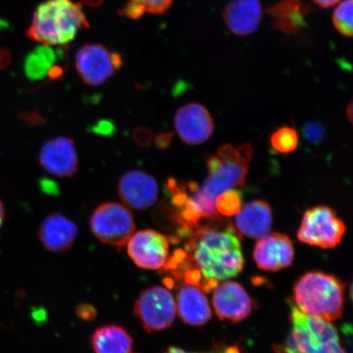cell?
<instances>
[{"mask_svg": "<svg viewBox=\"0 0 353 353\" xmlns=\"http://www.w3.org/2000/svg\"><path fill=\"white\" fill-rule=\"evenodd\" d=\"M244 263L239 232L230 221L217 216L196 228L185 250L176 251L165 266L185 283L210 292L219 281L239 274Z\"/></svg>", "mask_w": 353, "mask_h": 353, "instance_id": "cell-1", "label": "cell"}, {"mask_svg": "<svg viewBox=\"0 0 353 353\" xmlns=\"http://www.w3.org/2000/svg\"><path fill=\"white\" fill-rule=\"evenodd\" d=\"M88 28L81 4L72 0H48L35 10L28 38L48 46H61Z\"/></svg>", "mask_w": 353, "mask_h": 353, "instance_id": "cell-2", "label": "cell"}, {"mask_svg": "<svg viewBox=\"0 0 353 353\" xmlns=\"http://www.w3.org/2000/svg\"><path fill=\"white\" fill-rule=\"evenodd\" d=\"M294 299V305L304 314L335 321L343 314L344 285L326 273L308 272L295 284Z\"/></svg>", "mask_w": 353, "mask_h": 353, "instance_id": "cell-3", "label": "cell"}, {"mask_svg": "<svg viewBox=\"0 0 353 353\" xmlns=\"http://www.w3.org/2000/svg\"><path fill=\"white\" fill-rule=\"evenodd\" d=\"M290 307L291 329L276 353H346L334 326L330 321L304 314L293 302Z\"/></svg>", "mask_w": 353, "mask_h": 353, "instance_id": "cell-4", "label": "cell"}, {"mask_svg": "<svg viewBox=\"0 0 353 353\" xmlns=\"http://www.w3.org/2000/svg\"><path fill=\"white\" fill-rule=\"evenodd\" d=\"M252 157L253 148L250 144L238 148L232 144L222 145L218 149L217 154L207 161L209 175L200 189L215 200L226 190L243 186Z\"/></svg>", "mask_w": 353, "mask_h": 353, "instance_id": "cell-5", "label": "cell"}, {"mask_svg": "<svg viewBox=\"0 0 353 353\" xmlns=\"http://www.w3.org/2000/svg\"><path fill=\"white\" fill-rule=\"evenodd\" d=\"M92 234L105 244L122 249L135 230V223L127 206L105 203L96 209L90 220Z\"/></svg>", "mask_w": 353, "mask_h": 353, "instance_id": "cell-6", "label": "cell"}, {"mask_svg": "<svg viewBox=\"0 0 353 353\" xmlns=\"http://www.w3.org/2000/svg\"><path fill=\"white\" fill-rule=\"evenodd\" d=\"M345 224L327 206H316L305 212L298 232L299 240L305 244L331 249L341 243Z\"/></svg>", "mask_w": 353, "mask_h": 353, "instance_id": "cell-7", "label": "cell"}, {"mask_svg": "<svg viewBox=\"0 0 353 353\" xmlns=\"http://www.w3.org/2000/svg\"><path fill=\"white\" fill-rule=\"evenodd\" d=\"M176 311L173 295L161 286L143 290L134 306L135 315L149 333L169 328L174 321Z\"/></svg>", "mask_w": 353, "mask_h": 353, "instance_id": "cell-8", "label": "cell"}, {"mask_svg": "<svg viewBox=\"0 0 353 353\" xmlns=\"http://www.w3.org/2000/svg\"><path fill=\"white\" fill-rule=\"evenodd\" d=\"M122 65L120 54L100 44H86L79 48L76 55L78 73L88 85H103Z\"/></svg>", "mask_w": 353, "mask_h": 353, "instance_id": "cell-9", "label": "cell"}, {"mask_svg": "<svg viewBox=\"0 0 353 353\" xmlns=\"http://www.w3.org/2000/svg\"><path fill=\"white\" fill-rule=\"evenodd\" d=\"M127 247L130 257L140 268L158 270L165 267L169 257L168 238L150 229L132 234Z\"/></svg>", "mask_w": 353, "mask_h": 353, "instance_id": "cell-10", "label": "cell"}, {"mask_svg": "<svg viewBox=\"0 0 353 353\" xmlns=\"http://www.w3.org/2000/svg\"><path fill=\"white\" fill-rule=\"evenodd\" d=\"M212 303L216 315L222 321L238 322L248 317L253 302L244 287L228 281L215 286Z\"/></svg>", "mask_w": 353, "mask_h": 353, "instance_id": "cell-11", "label": "cell"}, {"mask_svg": "<svg viewBox=\"0 0 353 353\" xmlns=\"http://www.w3.org/2000/svg\"><path fill=\"white\" fill-rule=\"evenodd\" d=\"M174 126L183 142L199 145L206 142L214 131V123L209 110L199 103H189L176 113Z\"/></svg>", "mask_w": 353, "mask_h": 353, "instance_id": "cell-12", "label": "cell"}, {"mask_svg": "<svg viewBox=\"0 0 353 353\" xmlns=\"http://www.w3.org/2000/svg\"><path fill=\"white\" fill-rule=\"evenodd\" d=\"M118 192L128 208L145 210L156 204L159 195L158 183L145 172L132 170L122 176Z\"/></svg>", "mask_w": 353, "mask_h": 353, "instance_id": "cell-13", "label": "cell"}, {"mask_svg": "<svg viewBox=\"0 0 353 353\" xmlns=\"http://www.w3.org/2000/svg\"><path fill=\"white\" fill-rule=\"evenodd\" d=\"M39 163L52 175L72 178L78 170V156L74 141L63 137L48 141L39 153Z\"/></svg>", "mask_w": 353, "mask_h": 353, "instance_id": "cell-14", "label": "cell"}, {"mask_svg": "<svg viewBox=\"0 0 353 353\" xmlns=\"http://www.w3.org/2000/svg\"><path fill=\"white\" fill-rule=\"evenodd\" d=\"M254 258L260 269L276 272L293 263L294 250L288 236L280 233L268 234L255 245Z\"/></svg>", "mask_w": 353, "mask_h": 353, "instance_id": "cell-15", "label": "cell"}, {"mask_svg": "<svg viewBox=\"0 0 353 353\" xmlns=\"http://www.w3.org/2000/svg\"><path fill=\"white\" fill-rule=\"evenodd\" d=\"M78 236V228L72 220L55 213L44 219L39 236L44 248L52 252H64L72 246Z\"/></svg>", "mask_w": 353, "mask_h": 353, "instance_id": "cell-16", "label": "cell"}, {"mask_svg": "<svg viewBox=\"0 0 353 353\" xmlns=\"http://www.w3.org/2000/svg\"><path fill=\"white\" fill-rule=\"evenodd\" d=\"M223 20L229 30L238 35H249L258 30L263 11L259 0H233L223 11Z\"/></svg>", "mask_w": 353, "mask_h": 353, "instance_id": "cell-17", "label": "cell"}, {"mask_svg": "<svg viewBox=\"0 0 353 353\" xmlns=\"http://www.w3.org/2000/svg\"><path fill=\"white\" fill-rule=\"evenodd\" d=\"M272 221L271 207L266 201L255 200L241 208L236 228L243 236L259 240L270 232Z\"/></svg>", "mask_w": 353, "mask_h": 353, "instance_id": "cell-18", "label": "cell"}, {"mask_svg": "<svg viewBox=\"0 0 353 353\" xmlns=\"http://www.w3.org/2000/svg\"><path fill=\"white\" fill-rule=\"evenodd\" d=\"M176 308L181 319L191 325H202L211 319L208 300L203 290L188 283L181 285L176 295Z\"/></svg>", "mask_w": 353, "mask_h": 353, "instance_id": "cell-19", "label": "cell"}, {"mask_svg": "<svg viewBox=\"0 0 353 353\" xmlns=\"http://www.w3.org/2000/svg\"><path fill=\"white\" fill-rule=\"evenodd\" d=\"M267 11L276 29L287 34H298L306 26L311 8L304 0H281Z\"/></svg>", "mask_w": 353, "mask_h": 353, "instance_id": "cell-20", "label": "cell"}, {"mask_svg": "<svg viewBox=\"0 0 353 353\" xmlns=\"http://www.w3.org/2000/svg\"><path fill=\"white\" fill-rule=\"evenodd\" d=\"M92 344L95 353H132V339L119 325H105L97 330Z\"/></svg>", "mask_w": 353, "mask_h": 353, "instance_id": "cell-21", "label": "cell"}, {"mask_svg": "<svg viewBox=\"0 0 353 353\" xmlns=\"http://www.w3.org/2000/svg\"><path fill=\"white\" fill-rule=\"evenodd\" d=\"M57 61L56 52L46 44L39 46L26 56L24 70L30 81H41L48 76Z\"/></svg>", "mask_w": 353, "mask_h": 353, "instance_id": "cell-22", "label": "cell"}, {"mask_svg": "<svg viewBox=\"0 0 353 353\" xmlns=\"http://www.w3.org/2000/svg\"><path fill=\"white\" fill-rule=\"evenodd\" d=\"M173 0H130L121 12L129 19H137L143 15V13L161 14L171 6Z\"/></svg>", "mask_w": 353, "mask_h": 353, "instance_id": "cell-23", "label": "cell"}, {"mask_svg": "<svg viewBox=\"0 0 353 353\" xmlns=\"http://www.w3.org/2000/svg\"><path fill=\"white\" fill-rule=\"evenodd\" d=\"M299 142L298 132L294 128L284 126L271 135L270 143L273 150L281 154H288L297 149Z\"/></svg>", "mask_w": 353, "mask_h": 353, "instance_id": "cell-24", "label": "cell"}, {"mask_svg": "<svg viewBox=\"0 0 353 353\" xmlns=\"http://www.w3.org/2000/svg\"><path fill=\"white\" fill-rule=\"evenodd\" d=\"M241 204V192L235 189L226 190L215 199L216 211L226 217L239 213Z\"/></svg>", "mask_w": 353, "mask_h": 353, "instance_id": "cell-25", "label": "cell"}, {"mask_svg": "<svg viewBox=\"0 0 353 353\" xmlns=\"http://www.w3.org/2000/svg\"><path fill=\"white\" fill-rule=\"evenodd\" d=\"M352 0H344L335 8L333 23L338 32L345 37L352 35Z\"/></svg>", "mask_w": 353, "mask_h": 353, "instance_id": "cell-26", "label": "cell"}, {"mask_svg": "<svg viewBox=\"0 0 353 353\" xmlns=\"http://www.w3.org/2000/svg\"><path fill=\"white\" fill-rule=\"evenodd\" d=\"M303 135L309 143L320 144L325 138V130L321 123L309 122L303 128Z\"/></svg>", "mask_w": 353, "mask_h": 353, "instance_id": "cell-27", "label": "cell"}, {"mask_svg": "<svg viewBox=\"0 0 353 353\" xmlns=\"http://www.w3.org/2000/svg\"><path fill=\"white\" fill-rule=\"evenodd\" d=\"M165 353H200V352H187L179 347H170ZM201 353H241L240 350L236 347L223 346L214 348V350L208 352Z\"/></svg>", "mask_w": 353, "mask_h": 353, "instance_id": "cell-28", "label": "cell"}, {"mask_svg": "<svg viewBox=\"0 0 353 353\" xmlns=\"http://www.w3.org/2000/svg\"><path fill=\"white\" fill-rule=\"evenodd\" d=\"M77 313L79 319L91 321L97 316L96 309L90 304H82L77 307Z\"/></svg>", "mask_w": 353, "mask_h": 353, "instance_id": "cell-29", "label": "cell"}, {"mask_svg": "<svg viewBox=\"0 0 353 353\" xmlns=\"http://www.w3.org/2000/svg\"><path fill=\"white\" fill-rule=\"evenodd\" d=\"M92 130L101 135H112L114 132V127L112 122L108 121H101L92 128Z\"/></svg>", "mask_w": 353, "mask_h": 353, "instance_id": "cell-30", "label": "cell"}, {"mask_svg": "<svg viewBox=\"0 0 353 353\" xmlns=\"http://www.w3.org/2000/svg\"><path fill=\"white\" fill-rule=\"evenodd\" d=\"M172 139H173V134L170 132L159 134L156 139L157 147L162 150L169 148Z\"/></svg>", "mask_w": 353, "mask_h": 353, "instance_id": "cell-31", "label": "cell"}, {"mask_svg": "<svg viewBox=\"0 0 353 353\" xmlns=\"http://www.w3.org/2000/svg\"><path fill=\"white\" fill-rule=\"evenodd\" d=\"M42 189L46 193L54 194L59 192V188L52 181L44 179L43 182L41 183Z\"/></svg>", "mask_w": 353, "mask_h": 353, "instance_id": "cell-32", "label": "cell"}, {"mask_svg": "<svg viewBox=\"0 0 353 353\" xmlns=\"http://www.w3.org/2000/svg\"><path fill=\"white\" fill-rule=\"evenodd\" d=\"M22 118H24L26 122L33 123V125L43 121V117L37 112L26 113L25 116L22 117Z\"/></svg>", "mask_w": 353, "mask_h": 353, "instance_id": "cell-33", "label": "cell"}, {"mask_svg": "<svg viewBox=\"0 0 353 353\" xmlns=\"http://www.w3.org/2000/svg\"><path fill=\"white\" fill-rule=\"evenodd\" d=\"M314 1L322 8H330L335 6L339 0H314Z\"/></svg>", "mask_w": 353, "mask_h": 353, "instance_id": "cell-34", "label": "cell"}, {"mask_svg": "<svg viewBox=\"0 0 353 353\" xmlns=\"http://www.w3.org/2000/svg\"><path fill=\"white\" fill-rule=\"evenodd\" d=\"M6 220V206H4L3 202L0 200V228L3 226Z\"/></svg>", "mask_w": 353, "mask_h": 353, "instance_id": "cell-35", "label": "cell"}, {"mask_svg": "<svg viewBox=\"0 0 353 353\" xmlns=\"http://www.w3.org/2000/svg\"><path fill=\"white\" fill-rule=\"evenodd\" d=\"M347 116L348 117V120L352 123V103H350V105H348V107L347 108Z\"/></svg>", "mask_w": 353, "mask_h": 353, "instance_id": "cell-36", "label": "cell"}]
</instances>
